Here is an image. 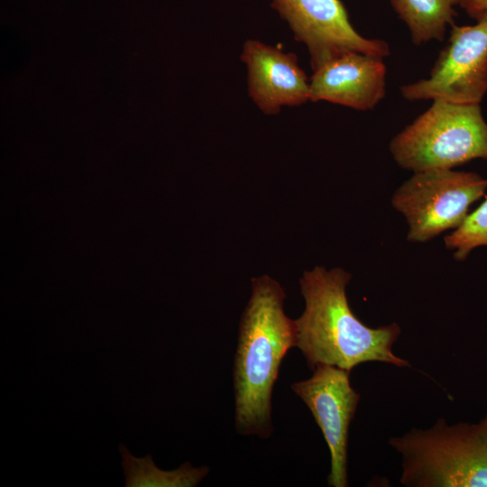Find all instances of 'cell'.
Returning <instances> with one entry per match:
<instances>
[{
    "instance_id": "cell-4",
    "label": "cell",
    "mask_w": 487,
    "mask_h": 487,
    "mask_svg": "<svg viewBox=\"0 0 487 487\" xmlns=\"http://www.w3.org/2000/svg\"><path fill=\"white\" fill-rule=\"evenodd\" d=\"M390 150L400 166L414 172L487 160V123L480 104L433 100L391 140Z\"/></svg>"
},
{
    "instance_id": "cell-15",
    "label": "cell",
    "mask_w": 487,
    "mask_h": 487,
    "mask_svg": "<svg viewBox=\"0 0 487 487\" xmlns=\"http://www.w3.org/2000/svg\"><path fill=\"white\" fill-rule=\"evenodd\" d=\"M486 419H487V415L485 416Z\"/></svg>"
},
{
    "instance_id": "cell-2",
    "label": "cell",
    "mask_w": 487,
    "mask_h": 487,
    "mask_svg": "<svg viewBox=\"0 0 487 487\" xmlns=\"http://www.w3.org/2000/svg\"><path fill=\"white\" fill-rule=\"evenodd\" d=\"M285 298L281 286L271 277L252 280L234 364V421L241 435L268 438L273 431V386L284 356L297 345L295 322L284 313Z\"/></svg>"
},
{
    "instance_id": "cell-14",
    "label": "cell",
    "mask_w": 487,
    "mask_h": 487,
    "mask_svg": "<svg viewBox=\"0 0 487 487\" xmlns=\"http://www.w3.org/2000/svg\"><path fill=\"white\" fill-rule=\"evenodd\" d=\"M469 15L477 18L487 12V0H463L461 5Z\"/></svg>"
},
{
    "instance_id": "cell-6",
    "label": "cell",
    "mask_w": 487,
    "mask_h": 487,
    "mask_svg": "<svg viewBox=\"0 0 487 487\" xmlns=\"http://www.w3.org/2000/svg\"><path fill=\"white\" fill-rule=\"evenodd\" d=\"M476 20L473 25H451L429 76L400 87L405 99L481 103L487 92V12Z\"/></svg>"
},
{
    "instance_id": "cell-3",
    "label": "cell",
    "mask_w": 487,
    "mask_h": 487,
    "mask_svg": "<svg viewBox=\"0 0 487 487\" xmlns=\"http://www.w3.org/2000/svg\"><path fill=\"white\" fill-rule=\"evenodd\" d=\"M388 444L401 457L407 487H487V419L412 428Z\"/></svg>"
},
{
    "instance_id": "cell-8",
    "label": "cell",
    "mask_w": 487,
    "mask_h": 487,
    "mask_svg": "<svg viewBox=\"0 0 487 487\" xmlns=\"http://www.w3.org/2000/svg\"><path fill=\"white\" fill-rule=\"evenodd\" d=\"M350 372L320 365L310 378L294 382L292 391L304 401L319 427L330 452L327 483L346 487L348 430L360 395L350 383Z\"/></svg>"
},
{
    "instance_id": "cell-10",
    "label": "cell",
    "mask_w": 487,
    "mask_h": 487,
    "mask_svg": "<svg viewBox=\"0 0 487 487\" xmlns=\"http://www.w3.org/2000/svg\"><path fill=\"white\" fill-rule=\"evenodd\" d=\"M241 58L248 69L249 94L263 113L277 114L283 106L309 100V83L294 53L248 40Z\"/></svg>"
},
{
    "instance_id": "cell-9",
    "label": "cell",
    "mask_w": 487,
    "mask_h": 487,
    "mask_svg": "<svg viewBox=\"0 0 487 487\" xmlns=\"http://www.w3.org/2000/svg\"><path fill=\"white\" fill-rule=\"evenodd\" d=\"M309 100L356 110L373 108L385 96L386 66L381 58L358 51L332 57L313 69Z\"/></svg>"
},
{
    "instance_id": "cell-13",
    "label": "cell",
    "mask_w": 487,
    "mask_h": 487,
    "mask_svg": "<svg viewBox=\"0 0 487 487\" xmlns=\"http://www.w3.org/2000/svg\"><path fill=\"white\" fill-rule=\"evenodd\" d=\"M444 241L447 249L455 250L454 258L457 261L465 260L476 247L487 246V198Z\"/></svg>"
},
{
    "instance_id": "cell-1",
    "label": "cell",
    "mask_w": 487,
    "mask_h": 487,
    "mask_svg": "<svg viewBox=\"0 0 487 487\" xmlns=\"http://www.w3.org/2000/svg\"><path fill=\"white\" fill-rule=\"evenodd\" d=\"M350 279L341 268L316 266L299 280L305 309L294 320L296 346L309 369L331 365L351 372L366 362L409 367L406 359L392 352L401 331L399 325L369 327L350 308L345 292Z\"/></svg>"
},
{
    "instance_id": "cell-12",
    "label": "cell",
    "mask_w": 487,
    "mask_h": 487,
    "mask_svg": "<svg viewBox=\"0 0 487 487\" xmlns=\"http://www.w3.org/2000/svg\"><path fill=\"white\" fill-rule=\"evenodd\" d=\"M119 452L125 487H194L209 472L208 467H193L189 462L172 471H165L156 466L151 455L135 457L124 444L119 445Z\"/></svg>"
},
{
    "instance_id": "cell-11",
    "label": "cell",
    "mask_w": 487,
    "mask_h": 487,
    "mask_svg": "<svg viewBox=\"0 0 487 487\" xmlns=\"http://www.w3.org/2000/svg\"><path fill=\"white\" fill-rule=\"evenodd\" d=\"M398 16L407 25L412 41L420 45L443 41L448 24H453L455 6L463 0H391Z\"/></svg>"
},
{
    "instance_id": "cell-5",
    "label": "cell",
    "mask_w": 487,
    "mask_h": 487,
    "mask_svg": "<svg viewBox=\"0 0 487 487\" xmlns=\"http://www.w3.org/2000/svg\"><path fill=\"white\" fill-rule=\"evenodd\" d=\"M486 189L487 179L475 172L431 169L415 172L395 192L392 205L407 218L408 239L422 243L459 227Z\"/></svg>"
},
{
    "instance_id": "cell-7",
    "label": "cell",
    "mask_w": 487,
    "mask_h": 487,
    "mask_svg": "<svg viewBox=\"0 0 487 487\" xmlns=\"http://www.w3.org/2000/svg\"><path fill=\"white\" fill-rule=\"evenodd\" d=\"M271 5L307 45L313 69L347 51L381 59L390 55L386 41L365 38L354 28L341 0H272Z\"/></svg>"
}]
</instances>
